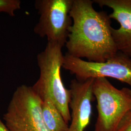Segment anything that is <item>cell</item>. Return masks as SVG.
I'll return each mask as SVG.
<instances>
[{"label":"cell","mask_w":131,"mask_h":131,"mask_svg":"<svg viewBox=\"0 0 131 131\" xmlns=\"http://www.w3.org/2000/svg\"><path fill=\"white\" fill-rule=\"evenodd\" d=\"M62 48L58 44L48 42L45 49L38 54L39 77L32 88L42 100L50 99L69 124L71 120V93L65 86L61 76L64 56Z\"/></svg>","instance_id":"2"},{"label":"cell","mask_w":131,"mask_h":131,"mask_svg":"<svg viewBox=\"0 0 131 131\" xmlns=\"http://www.w3.org/2000/svg\"><path fill=\"white\" fill-rule=\"evenodd\" d=\"M62 68L75 75L79 81L111 78L131 86V58L121 52L103 62H94L66 53Z\"/></svg>","instance_id":"6"},{"label":"cell","mask_w":131,"mask_h":131,"mask_svg":"<svg viewBox=\"0 0 131 131\" xmlns=\"http://www.w3.org/2000/svg\"><path fill=\"white\" fill-rule=\"evenodd\" d=\"M94 3L112 10L110 19L117 21V29L112 28V35L118 52L131 58V0H94Z\"/></svg>","instance_id":"8"},{"label":"cell","mask_w":131,"mask_h":131,"mask_svg":"<svg viewBox=\"0 0 131 131\" xmlns=\"http://www.w3.org/2000/svg\"><path fill=\"white\" fill-rule=\"evenodd\" d=\"M93 93L98 113L95 131H116L131 108V89H117L107 78H99L94 79Z\"/></svg>","instance_id":"3"},{"label":"cell","mask_w":131,"mask_h":131,"mask_svg":"<svg viewBox=\"0 0 131 131\" xmlns=\"http://www.w3.org/2000/svg\"><path fill=\"white\" fill-rule=\"evenodd\" d=\"M91 0H73L70 16L72 24L65 46L67 53L87 61L103 62L118 52L112 35L111 19L97 11Z\"/></svg>","instance_id":"1"},{"label":"cell","mask_w":131,"mask_h":131,"mask_svg":"<svg viewBox=\"0 0 131 131\" xmlns=\"http://www.w3.org/2000/svg\"><path fill=\"white\" fill-rule=\"evenodd\" d=\"M0 131H10L0 118Z\"/></svg>","instance_id":"12"},{"label":"cell","mask_w":131,"mask_h":131,"mask_svg":"<svg viewBox=\"0 0 131 131\" xmlns=\"http://www.w3.org/2000/svg\"><path fill=\"white\" fill-rule=\"evenodd\" d=\"M42 111L44 121L50 131H67L69 124L50 99L42 100Z\"/></svg>","instance_id":"9"},{"label":"cell","mask_w":131,"mask_h":131,"mask_svg":"<svg viewBox=\"0 0 131 131\" xmlns=\"http://www.w3.org/2000/svg\"><path fill=\"white\" fill-rule=\"evenodd\" d=\"M94 79L84 81L72 80L69 107L71 109V122L67 131H84L89 125L92 114V104L94 96L93 85Z\"/></svg>","instance_id":"7"},{"label":"cell","mask_w":131,"mask_h":131,"mask_svg":"<svg viewBox=\"0 0 131 131\" xmlns=\"http://www.w3.org/2000/svg\"><path fill=\"white\" fill-rule=\"evenodd\" d=\"M42 104L32 86L18 87L4 115L6 126L10 131H50L43 119Z\"/></svg>","instance_id":"4"},{"label":"cell","mask_w":131,"mask_h":131,"mask_svg":"<svg viewBox=\"0 0 131 131\" xmlns=\"http://www.w3.org/2000/svg\"><path fill=\"white\" fill-rule=\"evenodd\" d=\"M73 0H37L35 7L39 18L34 32L48 42L63 47L70 33L72 21L70 16Z\"/></svg>","instance_id":"5"},{"label":"cell","mask_w":131,"mask_h":131,"mask_svg":"<svg viewBox=\"0 0 131 131\" xmlns=\"http://www.w3.org/2000/svg\"><path fill=\"white\" fill-rule=\"evenodd\" d=\"M116 131H131V108L122 118Z\"/></svg>","instance_id":"11"},{"label":"cell","mask_w":131,"mask_h":131,"mask_svg":"<svg viewBox=\"0 0 131 131\" xmlns=\"http://www.w3.org/2000/svg\"><path fill=\"white\" fill-rule=\"evenodd\" d=\"M20 7L21 1L19 0H0V12L14 16L15 12Z\"/></svg>","instance_id":"10"}]
</instances>
